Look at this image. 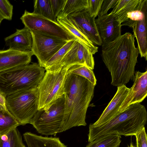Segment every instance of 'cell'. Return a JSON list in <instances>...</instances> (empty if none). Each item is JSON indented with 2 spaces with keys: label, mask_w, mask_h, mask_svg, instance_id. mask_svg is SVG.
<instances>
[{
  "label": "cell",
  "mask_w": 147,
  "mask_h": 147,
  "mask_svg": "<svg viewBox=\"0 0 147 147\" xmlns=\"http://www.w3.org/2000/svg\"><path fill=\"white\" fill-rule=\"evenodd\" d=\"M101 46V56L110 73L111 84L118 87L134 80L139 52L135 46L133 34L126 32Z\"/></svg>",
  "instance_id": "obj_1"
},
{
  "label": "cell",
  "mask_w": 147,
  "mask_h": 147,
  "mask_svg": "<svg viewBox=\"0 0 147 147\" xmlns=\"http://www.w3.org/2000/svg\"><path fill=\"white\" fill-rule=\"evenodd\" d=\"M95 86L82 77L67 74L64 86L63 125L60 133L73 127L86 125V113L94 97Z\"/></svg>",
  "instance_id": "obj_2"
},
{
  "label": "cell",
  "mask_w": 147,
  "mask_h": 147,
  "mask_svg": "<svg viewBox=\"0 0 147 147\" xmlns=\"http://www.w3.org/2000/svg\"><path fill=\"white\" fill-rule=\"evenodd\" d=\"M147 121V112L145 107L140 103L132 104L105 124L98 126L90 124L88 142L109 134L135 136L144 127Z\"/></svg>",
  "instance_id": "obj_3"
},
{
  "label": "cell",
  "mask_w": 147,
  "mask_h": 147,
  "mask_svg": "<svg viewBox=\"0 0 147 147\" xmlns=\"http://www.w3.org/2000/svg\"><path fill=\"white\" fill-rule=\"evenodd\" d=\"M45 70L34 63L0 73V93L6 98L20 91L37 88Z\"/></svg>",
  "instance_id": "obj_4"
},
{
  "label": "cell",
  "mask_w": 147,
  "mask_h": 147,
  "mask_svg": "<svg viewBox=\"0 0 147 147\" xmlns=\"http://www.w3.org/2000/svg\"><path fill=\"white\" fill-rule=\"evenodd\" d=\"M39 93L37 88L20 91L6 97L7 109L20 125L30 123L38 111Z\"/></svg>",
  "instance_id": "obj_5"
},
{
  "label": "cell",
  "mask_w": 147,
  "mask_h": 147,
  "mask_svg": "<svg viewBox=\"0 0 147 147\" xmlns=\"http://www.w3.org/2000/svg\"><path fill=\"white\" fill-rule=\"evenodd\" d=\"M64 102L63 95L48 107L38 110L30 123L39 134L55 136L63 126Z\"/></svg>",
  "instance_id": "obj_6"
},
{
  "label": "cell",
  "mask_w": 147,
  "mask_h": 147,
  "mask_svg": "<svg viewBox=\"0 0 147 147\" xmlns=\"http://www.w3.org/2000/svg\"><path fill=\"white\" fill-rule=\"evenodd\" d=\"M67 69L46 71L37 88L39 93L38 110L50 106L64 94Z\"/></svg>",
  "instance_id": "obj_7"
},
{
  "label": "cell",
  "mask_w": 147,
  "mask_h": 147,
  "mask_svg": "<svg viewBox=\"0 0 147 147\" xmlns=\"http://www.w3.org/2000/svg\"><path fill=\"white\" fill-rule=\"evenodd\" d=\"M20 19L25 26L31 31L68 42L77 38L57 22L33 12H29L26 10H25Z\"/></svg>",
  "instance_id": "obj_8"
},
{
  "label": "cell",
  "mask_w": 147,
  "mask_h": 147,
  "mask_svg": "<svg viewBox=\"0 0 147 147\" xmlns=\"http://www.w3.org/2000/svg\"><path fill=\"white\" fill-rule=\"evenodd\" d=\"M31 31L33 38L32 51L36 57L39 66L44 68L47 61L68 42Z\"/></svg>",
  "instance_id": "obj_9"
},
{
  "label": "cell",
  "mask_w": 147,
  "mask_h": 147,
  "mask_svg": "<svg viewBox=\"0 0 147 147\" xmlns=\"http://www.w3.org/2000/svg\"><path fill=\"white\" fill-rule=\"evenodd\" d=\"M93 54L90 49L78 39L59 63L46 71H55L64 68L67 69L76 64L85 65L94 69V61Z\"/></svg>",
  "instance_id": "obj_10"
},
{
  "label": "cell",
  "mask_w": 147,
  "mask_h": 147,
  "mask_svg": "<svg viewBox=\"0 0 147 147\" xmlns=\"http://www.w3.org/2000/svg\"><path fill=\"white\" fill-rule=\"evenodd\" d=\"M86 9L71 14L67 17L94 45L101 46L102 42L96 26L95 18L91 16Z\"/></svg>",
  "instance_id": "obj_11"
},
{
  "label": "cell",
  "mask_w": 147,
  "mask_h": 147,
  "mask_svg": "<svg viewBox=\"0 0 147 147\" xmlns=\"http://www.w3.org/2000/svg\"><path fill=\"white\" fill-rule=\"evenodd\" d=\"M95 21L102 44L112 42L121 35V24L112 15H98Z\"/></svg>",
  "instance_id": "obj_12"
},
{
  "label": "cell",
  "mask_w": 147,
  "mask_h": 147,
  "mask_svg": "<svg viewBox=\"0 0 147 147\" xmlns=\"http://www.w3.org/2000/svg\"><path fill=\"white\" fill-rule=\"evenodd\" d=\"M134 80V84L120 107V112L132 104L141 103L147 95V70L144 72L137 71Z\"/></svg>",
  "instance_id": "obj_13"
},
{
  "label": "cell",
  "mask_w": 147,
  "mask_h": 147,
  "mask_svg": "<svg viewBox=\"0 0 147 147\" xmlns=\"http://www.w3.org/2000/svg\"><path fill=\"white\" fill-rule=\"evenodd\" d=\"M33 54L8 49L0 50V73L29 64Z\"/></svg>",
  "instance_id": "obj_14"
},
{
  "label": "cell",
  "mask_w": 147,
  "mask_h": 147,
  "mask_svg": "<svg viewBox=\"0 0 147 147\" xmlns=\"http://www.w3.org/2000/svg\"><path fill=\"white\" fill-rule=\"evenodd\" d=\"M130 88L125 85L118 86L115 95L106 107L98 120L92 124L95 126L100 125L109 121L121 112L120 107L127 96Z\"/></svg>",
  "instance_id": "obj_15"
},
{
  "label": "cell",
  "mask_w": 147,
  "mask_h": 147,
  "mask_svg": "<svg viewBox=\"0 0 147 147\" xmlns=\"http://www.w3.org/2000/svg\"><path fill=\"white\" fill-rule=\"evenodd\" d=\"M5 41L9 49L23 52L32 50L33 38L32 32L27 28L17 29L13 34L6 37Z\"/></svg>",
  "instance_id": "obj_16"
},
{
  "label": "cell",
  "mask_w": 147,
  "mask_h": 147,
  "mask_svg": "<svg viewBox=\"0 0 147 147\" xmlns=\"http://www.w3.org/2000/svg\"><path fill=\"white\" fill-rule=\"evenodd\" d=\"M147 13L143 18L137 21L128 20L121 24V26H127L132 28L137 40L139 54L141 57L147 60Z\"/></svg>",
  "instance_id": "obj_17"
},
{
  "label": "cell",
  "mask_w": 147,
  "mask_h": 147,
  "mask_svg": "<svg viewBox=\"0 0 147 147\" xmlns=\"http://www.w3.org/2000/svg\"><path fill=\"white\" fill-rule=\"evenodd\" d=\"M23 136L28 147H67L58 137H44L30 132Z\"/></svg>",
  "instance_id": "obj_18"
},
{
  "label": "cell",
  "mask_w": 147,
  "mask_h": 147,
  "mask_svg": "<svg viewBox=\"0 0 147 147\" xmlns=\"http://www.w3.org/2000/svg\"><path fill=\"white\" fill-rule=\"evenodd\" d=\"M143 0H117L109 13L115 17L121 24L128 20L127 15L140 7Z\"/></svg>",
  "instance_id": "obj_19"
},
{
  "label": "cell",
  "mask_w": 147,
  "mask_h": 147,
  "mask_svg": "<svg viewBox=\"0 0 147 147\" xmlns=\"http://www.w3.org/2000/svg\"><path fill=\"white\" fill-rule=\"evenodd\" d=\"M57 21L88 47L93 55L98 51V47L95 46L85 35L79 30L67 17L63 18H57Z\"/></svg>",
  "instance_id": "obj_20"
},
{
  "label": "cell",
  "mask_w": 147,
  "mask_h": 147,
  "mask_svg": "<svg viewBox=\"0 0 147 147\" xmlns=\"http://www.w3.org/2000/svg\"><path fill=\"white\" fill-rule=\"evenodd\" d=\"M0 147H26L17 127L0 135Z\"/></svg>",
  "instance_id": "obj_21"
},
{
  "label": "cell",
  "mask_w": 147,
  "mask_h": 147,
  "mask_svg": "<svg viewBox=\"0 0 147 147\" xmlns=\"http://www.w3.org/2000/svg\"><path fill=\"white\" fill-rule=\"evenodd\" d=\"M88 6V0H67L63 8L57 18H65L71 14L85 10Z\"/></svg>",
  "instance_id": "obj_22"
},
{
  "label": "cell",
  "mask_w": 147,
  "mask_h": 147,
  "mask_svg": "<svg viewBox=\"0 0 147 147\" xmlns=\"http://www.w3.org/2000/svg\"><path fill=\"white\" fill-rule=\"evenodd\" d=\"M20 125L16 119L7 109L2 108L0 110V135Z\"/></svg>",
  "instance_id": "obj_23"
},
{
  "label": "cell",
  "mask_w": 147,
  "mask_h": 147,
  "mask_svg": "<svg viewBox=\"0 0 147 147\" xmlns=\"http://www.w3.org/2000/svg\"><path fill=\"white\" fill-rule=\"evenodd\" d=\"M121 138V136L116 134L103 135L89 142L86 147H118Z\"/></svg>",
  "instance_id": "obj_24"
},
{
  "label": "cell",
  "mask_w": 147,
  "mask_h": 147,
  "mask_svg": "<svg viewBox=\"0 0 147 147\" xmlns=\"http://www.w3.org/2000/svg\"><path fill=\"white\" fill-rule=\"evenodd\" d=\"M33 13L55 22H57V18L53 13L50 0H35Z\"/></svg>",
  "instance_id": "obj_25"
},
{
  "label": "cell",
  "mask_w": 147,
  "mask_h": 147,
  "mask_svg": "<svg viewBox=\"0 0 147 147\" xmlns=\"http://www.w3.org/2000/svg\"><path fill=\"white\" fill-rule=\"evenodd\" d=\"M71 74L82 77L95 86L97 80L92 70L87 66L81 64L71 65L67 69V74Z\"/></svg>",
  "instance_id": "obj_26"
},
{
  "label": "cell",
  "mask_w": 147,
  "mask_h": 147,
  "mask_svg": "<svg viewBox=\"0 0 147 147\" xmlns=\"http://www.w3.org/2000/svg\"><path fill=\"white\" fill-rule=\"evenodd\" d=\"M76 39L68 41L51 57L45 64L44 67L45 70L58 64L74 45Z\"/></svg>",
  "instance_id": "obj_27"
},
{
  "label": "cell",
  "mask_w": 147,
  "mask_h": 147,
  "mask_svg": "<svg viewBox=\"0 0 147 147\" xmlns=\"http://www.w3.org/2000/svg\"><path fill=\"white\" fill-rule=\"evenodd\" d=\"M13 6L7 0H0V15L3 19L11 20L13 15Z\"/></svg>",
  "instance_id": "obj_28"
},
{
  "label": "cell",
  "mask_w": 147,
  "mask_h": 147,
  "mask_svg": "<svg viewBox=\"0 0 147 147\" xmlns=\"http://www.w3.org/2000/svg\"><path fill=\"white\" fill-rule=\"evenodd\" d=\"M103 0H88V6L86 9L90 16L96 18L98 15Z\"/></svg>",
  "instance_id": "obj_29"
},
{
  "label": "cell",
  "mask_w": 147,
  "mask_h": 147,
  "mask_svg": "<svg viewBox=\"0 0 147 147\" xmlns=\"http://www.w3.org/2000/svg\"><path fill=\"white\" fill-rule=\"evenodd\" d=\"M136 138V147H147V137L145 127L135 135Z\"/></svg>",
  "instance_id": "obj_30"
},
{
  "label": "cell",
  "mask_w": 147,
  "mask_h": 147,
  "mask_svg": "<svg viewBox=\"0 0 147 147\" xmlns=\"http://www.w3.org/2000/svg\"><path fill=\"white\" fill-rule=\"evenodd\" d=\"M117 0H103L98 15L103 16L107 13L108 11L115 6Z\"/></svg>",
  "instance_id": "obj_31"
},
{
  "label": "cell",
  "mask_w": 147,
  "mask_h": 147,
  "mask_svg": "<svg viewBox=\"0 0 147 147\" xmlns=\"http://www.w3.org/2000/svg\"><path fill=\"white\" fill-rule=\"evenodd\" d=\"M67 0H51L52 8L55 16H57L62 10Z\"/></svg>",
  "instance_id": "obj_32"
},
{
  "label": "cell",
  "mask_w": 147,
  "mask_h": 147,
  "mask_svg": "<svg viewBox=\"0 0 147 147\" xmlns=\"http://www.w3.org/2000/svg\"><path fill=\"white\" fill-rule=\"evenodd\" d=\"M0 105L3 109H7L6 106V98L0 93Z\"/></svg>",
  "instance_id": "obj_33"
},
{
  "label": "cell",
  "mask_w": 147,
  "mask_h": 147,
  "mask_svg": "<svg viewBox=\"0 0 147 147\" xmlns=\"http://www.w3.org/2000/svg\"><path fill=\"white\" fill-rule=\"evenodd\" d=\"M127 147H136L135 146H134L132 143H131L130 145L128 146Z\"/></svg>",
  "instance_id": "obj_34"
},
{
  "label": "cell",
  "mask_w": 147,
  "mask_h": 147,
  "mask_svg": "<svg viewBox=\"0 0 147 147\" xmlns=\"http://www.w3.org/2000/svg\"><path fill=\"white\" fill-rule=\"evenodd\" d=\"M3 20V18L1 17V16L0 15V24L1 23L2 21Z\"/></svg>",
  "instance_id": "obj_35"
},
{
  "label": "cell",
  "mask_w": 147,
  "mask_h": 147,
  "mask_svg": "<svg viewBox=\"0 0 147 147\" xmlns=\"http://www.w3.org/2000/svg\"><path fill=\"white\" fill-rule=\"evenodd\" d=\"M2 108H3L0 105V110L2 109Z\"/></svg>",
  "instance_id": "obj_36"
}]
</instances>
